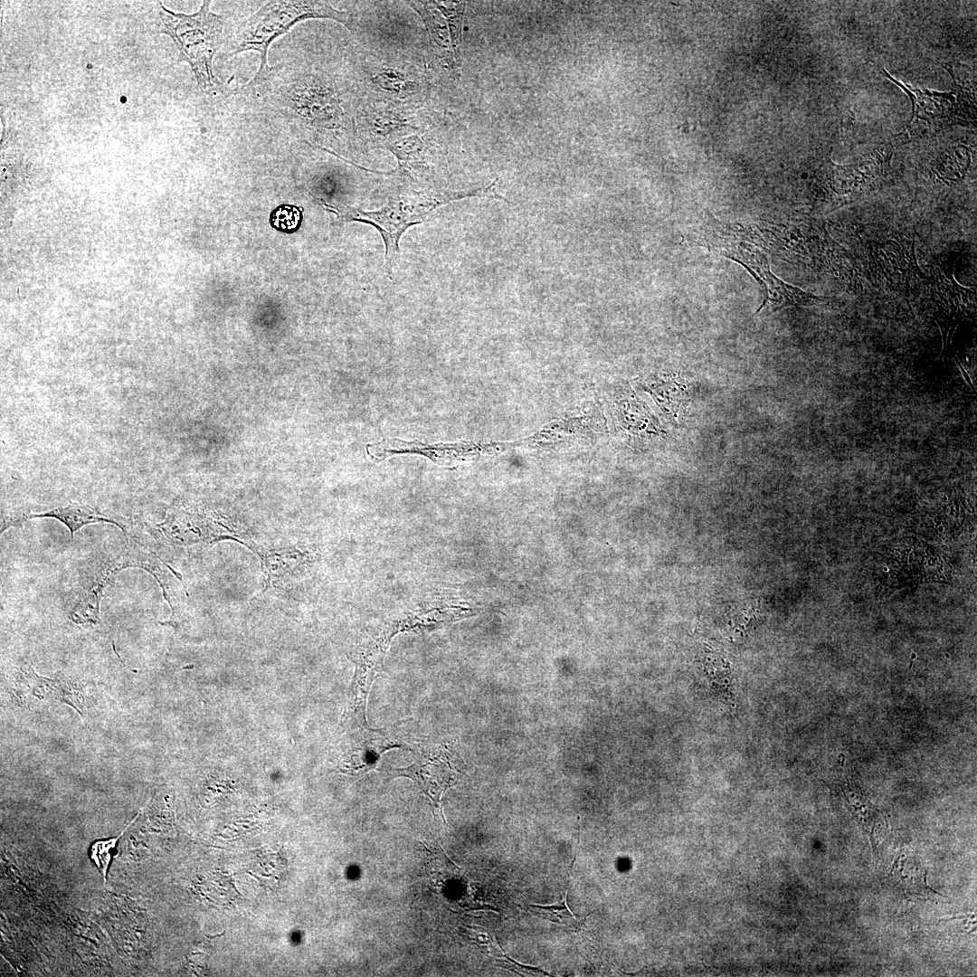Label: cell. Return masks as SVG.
Returning <instances> with one entry per match:
<instances>
[{
    "instance_id": "7a4b0ae2",
    "label": "cell",
    "mask_w": 977,
    "mask_h": 977,
    "mask_svg": "<svg viewBox=\"0 0 977 977\" xmlns=\"http://www.w3.org/2000/svg\"><path fill=\"white\" fill-rule=\"evenodd\" d=\"M498 181L496 179L487 187L470 191L414 192L398 195L390 198L378 210L350 209L342 216L348 221L368 223L379 232L385 247V266L391 273L399 254V241L409 227L422 223L431 212L452 201L484 195L501 198L494 190Z\"/></svg>"
},
{
    "instance_id": "9c48e42d",
    "label": "cell",
    "mask_w": 977,
    "mask_h": 977,
    "mask_svg": "<svg viewBox=\"0 0 977 977\" xmlns=\"http://www.w3.org/2000/svg\"><path fill=\"white\" fill-rule=\"evenodd\" d=\"M259 555L267 574V586L279 584L287 577L294 576L300 565L306 561V555L300 551L291 549L266 550L254 549Z\"/></svg>"
},
{
    "instance_id": "e0dca14e",
    "label": "cell",
    "mask_w": 977,
    "mask_h": 977,
    "mask_svg": "<svg viewBox=\"0 0 977 977\" xmlns=\"http://www.w3.org/2000/svg\"><path fill=\"white\" fill-rule=\"evenodd\" d=\"M955 362H956L957 365L959 366V368H960V370H961V372H962V374H963V376L964 380L966 381V383H967V384H969V385L971 386V388H972V390L974 391V393H975V387H974V386H973V384H972V380H971V377H970V375H968V373H967V372L965 371V369L963 368V366L962 365V364H961V363L959 362L958 358H956V357H955Z\"/></svg>"
},
{
    "instance_id": "2e32d148",
    "label": "cell",
    "mask_w": 977,
    "mask_h": 977,
    "mask_svg": "<svg viewBox=\"0 0 977 977\" xmlns=\"http://www.w3.org/2000/svg\"><path fill=\"white\" fill-rule=\"evenodd\" d=\"M301 220V210L294 205H280L270 215L271 225L286 232L296 231Z\"/></svg>"
},
{
    "instance_id": "4fadbf2b",
    "label": "cell",
    "mask_w": 977,
    "mask_h": 977,
    "mask_svg": "<svg viewBox=\"0 0 977 977\" xmlns=\"http://www.w3.org/2000/svg\"><path fill=\"white\" fill-rule=\"evenodd\" d=\"M529 909L537 916L547 919L551 922L561 924L571 929L579 928V921L569 910L566 905V895L564 896L562 906H538L529 905Z\"/></svg>"
},
{
    "instance_id": "6da1fadb",
    "label": "cell",
    "mask_w": 977,
    "mask_h": 977,
    "mask_svg": "<svg viewBox=\"0 0 977 977\" xmlns=\"http://www.w3.org/2000/svg\"><path fill=\"white\" fill-rule=\"evenodd\" d=\"M310 18H327L353 29V18L335 9L327 1H270L244 20L236 30L229 56L246 51L260 53V68L250 83H260L269 76L268 50L271 43L294 24Z\"/></svg>"
},
{
    "instance_id": "277c9868",
    "label": "cell",
    "mask_w": 977,
    "mask_h": 977,
    "mask_svg": "<svg viewBox=\"0 0 977 977\" xmlns=\"http://www.w3.org/2000/svg\"><path fill=\"white\" fill-rule=\"evenodd\" d=\"M211 1L191 14L175 13L157 3L160 32L168 35L179 52V62H186L194 71L197 84L205 92L214 90L216 79L213 70L214 54L221 45L223 17L211 11Z\"/></svg>"
},
{
    "instance_id": "9a60e30c",
    "label": "cell",
    "mask_w": 977,
    "mask_h": 977,
    "mask_svg": "<svg viewBox=\"0 0 977 977\" xmlns=\"http://www.w3.org/2000/svg\"><path fill=\"white\" fill-rule=\"evenodd\" d=\"M135 820L136 819H134L131 823ZM131 823L127 826V828L121 832L119 837L98 840L94 842L90 849V858L95 863L100 872L102 874L104 885H106L107 870L111 859V851L115 849L117 841L119 839L120 836L123 835L125 830H127V829L131 825Z\"/></svg>"
},
{
    "instance_id": "d6986e66",
    "label": "cell",
    "mask_w": 977,
    "mask_h": 977,
    "mask_svg": "<svg viewBox=\"0 0 977 977\" xmlns=\"http://www.w3.org/2000/svg\"><path fill=\"white\" fill-rule=\"evenodd\" d=\"M224 934H225V931H223V933H221V934H216V935H213V936H211V935H206V936H207V937H209V938H214V937H217V936H222V935H223Z\"/></svg>"
},
{
    "instance_id": "52a82bcc",
    "label": "cell",
    "mask_w": 977,
    "mask_h": 977,
    "mask_svg": "<svg viewBox=\"0 0 977 977\" xmlns=\"http://www.w3.org/2000/svg\"><path fill=\"white\" fill-rule=\"evenodd\" d=\"M118 571L119 570L115 564H109L90 586L82 590L70 613V618L73 622L77 624H97L100 622V599L106 586Z\"/></svg>"
},
{
    "instance_id": "ffe728a7",
    "label": "cell",
    "mask_w": 977,
    "mask_h": 977,
    "mask_svg": "<svg viewBox=\"0 0 977 977\" xmlns=\"http://www.w3.org/2000/svg\"><path fill=\"white\" fill-rule=\"evenodd\" d=\"M884 571H887H887H888L887 567H885V568H884Z\"/></svg>"
},
{
    "instance_id": "7c38bea8",
    "label": "cell",
    "mask_w": 977,
    "mask_h": 977,
    "mask_svg": "<svg viewBox=\"0 0 977 977\" xmlns=\"http://www.w3.org/2000/svg\"><path fill=\"white\" fill-rule=\"evenodd\" d=\"M433 5L447 18L451 45L458 57L461 42L462 17L465 2L432 1Z\"/></svg>"
},
{
    "instance_id": "ba28073f",
    "label": "cell",
    "mask_w": 977,
    "mask_h": 977,
    "mask_svg": "<svg viewBox=\"0 0 977 977\" xmlns=\"http://www.w3.org/2000/svg\"><path fill=\"white\" fill-rule=\"evenodd\" d=\"M401 746L398 740L384 730L365 728L357 749L353 754V771L363 773L375 769L383 753Z\"/></svg>"
},
{
    "instance_id": "8fae6325",
    "label": "cell",
    "mask_w": 977,
    "mask_h": 977,
    "mask_svg": "<svg viewBox=\"0 0 977 977\" xmlns=\"http://www.w3.org/2000/svg\"><path fill=\"white\" fill-rule=\"evenodd\" d=\"M422 18L434 44L449 62H453L449 40V28L447 23L440 15L439 10L433 5L432 1H412L406 2Z\"/></svg>"
},
{
    "instance_id": "ac0fdd59",
    "label": "cell",
    "mask_w": 977,
    "mask_h": 977,
    "mask_svg": "<svg viewBox=\"0 0 977 977\" xmlns=\"http://www.w3.org/2000/svg\"><path fill=\"white\" fill-rule=\"evenodd\" d=\"M974 916H975L974 915H960V916H955V917H951V918H942L939 921H943V920L948 921V920H953V919H963V918H968V917L973 918Z\"/></svg>"
},
{
    "instance_id": "30bf717a",
    "label": "cell",
    "mask_w": 977,
    "mask_h": 977,
    "mask_svg": "<svg viewBox=\"0 0 977 977\" xmlns=\"http://www.w3.org/2000/svg\"><path fill=\"white\" fill-rule=\"evenodd\" d=\"M35 517H52L58 519L69 528L71 537H73L74 533L83 526L98 522L111 523L116 525L121 530L126 531L125 526L120 522L101 516L91 507L78 503H71L66 507H55L43 513L24 515V520Z\"/></svg>"
},
{
    "instance_id": "8992f818",
    "label": "cell",
    "mask_w": 977,
    "mask_h": 977,
    "mask_svg": "<svg viewBox=\"0 0 977 977\" xmlns=\"http://www.w3.org/2000/svg\"><path fill=\"white\" fill-rule=\"evenodd\" d=\"M383 654L384 645L381 643L358 653L355 660V676L342 716V719L346 722H350L362 728L367 727L365 719L367 696L382 664Z\"/></svg>"
},
{
    "instance_id": "5b68a950",
    "label": "cell",
    "mask_w": 977,
    "mask_h": 977,
    "mask_svg": "<svg viewBox=\"0 0 977 977\" xmlns=\"http://www.w3.org/2000/svg\"><path fill=\"white\" fill-rule=\"evenodd\" d=\"M415 757L410 766L393 770L394 776L412 779L441 811L442 795L456 783L460 773L458 760L448 747L441 745L417 748Z\"/></svg>"
},
{
    "instance_id": "3957f363",
    "label": "cell",
    "mask_w": 977,
    "mask_h": 977,
    "mask_svg": "<svg viewBox=\"0 0 977 977\" xmlns=\"http://www.w3.org/2000/svg\"><path fill=\"white\" fill-rule=\"evenodd\" d=\"M715 224L701 229L697 236H694L695 242L739 263L755 279L764 294L756 314L763 311L772 314L788 307L818 306L829 302L828 298L806 292L779 279L771 270L766 255L756 246L727 234L716 223Z\"/></svg>"
},
{
    "instance_id": "5bb4252c",
    "label": "cell",
    "mask_w": 977,
    "mask_h": 977,
    "mask_svg": "<svg viewBox=\"0 0 977 977\" xmlns=\"http://www.w3.org/2000/svg\"><path fill=\"white\" fill-rule=\"evenodd\" d=\"M403 141L388 146V149L396 156L400 170L408 174L420 160L421 142L413 138Z\"/></svg>"
}]
</instances>
